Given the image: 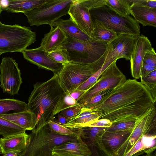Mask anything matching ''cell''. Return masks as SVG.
Returning a JSON list of instances; mask_svg holds the SVG:
<instances>
[{
	"label": "cell",
	"mask_w": 156,
	"mask_h": 156,
	"mask_svg": "<svg viewBox=\"0 0 156 156\" xmlns=\"http://www.w3.org/2000/svg\"><path fill=\"white\" fill-rule=\"evenodd\" d=\"M150 95V91L140 82L136 79H128L117 87L104 102L90 109L98 110L102 115Z\"/></svg>",
	"instance_id": "cell-2"
},
{
	"label": "cell",
	"mask_w": 156,
	"mask_h": 156,
	"mask_svg": "<svg viewBox=\"0 0 156 156\" xmlns=\"http://www.w3.org/2000/svg\"><path fill=\"white\" fill-rule=\"evenodd\" d=\"M46 52L40 46L34 49H27L22 53L24 58L30 63L39 68L50 70L54 73H58L63 65L51 59L46 55Z\"/></svg>",
	"instance_id": "cell-17"
},
{
	"label": "cell",
	"mask_w": 156,
	"mask_h": 156,
	"mask_svg": "<svg viewBox=\"0 0 156 156\" xmlns=\"http://www.w3.org/2000/svg\"><path fill=\"white\" fill-rule=\"evenodd\" d=\"M58 114V119L56 121L54 122L62 126L66 124L67 121L65 118L59 113Z\"/></svg>",
	"instance_id": "cell-44"
},
{
	"label": "cell",
	"mask_w": 156,
	"mask_h": 156,
	"mask_svg": "<svg viewBox=\"0 0 156 156\" xmlns=\"http://www.w3.org/2000/svg\"><path fill=\"white\" fill-rule=\"evenodd\" d=\"M50 31L44 34L40 47L47 52L53 51L63 47L68 38L66 34L61 28L50 26Z\"/></svg>",
	"instance_id": "cell-19"
},
{
	"label": "cell",
	"mask_w": 156,
	"mask_h": 156,
	"mask_svg": "<svg viewBox=\"0 0 156 156\" xmlns=\"http://www.w3.org/2000/svg\"><path fill=\"white\" fill-rule=\"evenodd\" d=\"M91 154L88 146L80 136L76 140L55 146L52 153L54 156H90Z\"/></svg>",
	"instance_id": "cell-18"
},
{
	"label": "cell",
	"mask_w": 156,
	"mask_h": 156,
	"mask_svg": "<svg viewBox=\"0 0 156 156\" xmlns=\"http://www.w3.org/2000/svg\"><path fill=\"white\" fill-rule=\"evenodd\" d=\"M3 118L27 130H32L37 125L36 116L29 110L17 113L0 115Z\"/></svg>",
	"instance_id": "cell-24"
},
{
	"label": "cell",
	"mask_w": 156,
	"mask_h": 156,
	"mask_svg": "<svg viewBox=\"0 0 156 156\" xmlns=\"http://www.w3.org/2000/svg\"><path fill=\"white\" fill-rule=\"evenodd\" d=\"M97 71L91 64L69 62L58 73L59 83L65 92L69 94Z\"/></svg>",
	"instance_id": "cell-8"
},
{
	"label": "cell",
	"mask_w": 156,
	"mask_h": 156,
	"mask_svg": "<svg viewBox=\"0 0 156 156\" xmlns=\"http://www.w3.org/2000/svg\"><path fill=\"white\" fill-rule=\"evenodd\" d=\"M73 0H47L39 6L23 13L30 26H52L63 16L68 14Z\"/></svg>",
	"instance_id": "cell-7"
},
{
	"label": "cell",
	"mask_w": 156,
	"mask_h": 156,
	"mask_svg": "<svg viewBox=\"0 0 156 156\" xmlns=\"http://www.w3.org/2000/svg\"><path fill=\"white\" fill-rule=\"evenodd\" d=\"M27 110V104L24 102L12 99H0V116Z\"/></svg>",
	"instance_id": "cell-28"
},
{
	"label": "cell",
	"mask_w": 156,
	"mask_h": 156,
	"mask_svg": "<svg viewBox=\"0 0 156 156\" xmlns=\"http://www.w3.org/2000/svg\"><path fill=\"white\" fill-rule=\"evenodd\" d=\"M130 5L146 7L156 9V0H128Z\"/></svg>",
	"instance_id": "cell-39"
},
{
	"label": "cell",
	"mask_w": 156,
	"mask_h": 156,
	"mask_svg": "<svg viewBox=\"0 0 156 156\" xmlns=\"http://www.w3.org/2000/svg\"><path fill=\"white\" fill-rule=\"evenodd\" d=\"M54 156L51 155H50V156Z\"/></svg>",
	"instance_id": "cell-48"
},
{
	"label": "cell",
	"mask_w": 156,
	"mask_h": 156,
	"mask_svg": "<svg viewBox=\"0 0 156 156\" xmlns=\"http://www.w3.org/2000/svg\"><path fill=\"white\" fill-rule=\"evenodd\" d=\"M89 10L90 9L81 0H73L68 14L75 24L91 38L94 25Z\"/></svg>",
	"instance_id": "cell-15"
},
{
	"label": "cell",
	"mask_w": 156,
	"mask_h": 156,
	"mask_svg": "<svg viewBox=\"0 0 156 156\" xmlns=\"http://www.w3.org/2000/svg\"><path fill=\"white\" fill-rule=\"evenodd\" d=\"M89 11L92 20L101 22L118 35H140L139 23L130 15L125 17L121 16L105 5L90 9Z\"/></svg>",
	"instance_id": "cell-6"
},
{
	"label": "cell",
	"mask_w": 156,
	"mask_h": 156,
	"mask_svg": "<svg viewBox=\"0 0 156 156\" xmlns=\"http://www.w3.org/2000/svg\"><path fill=\"white\" fill-rule=\"evenodd\" d=\"M112 125V123L109 120L99 119L85 125L83 127H95L108 128L110 127Z\"/></svg>",
	"instance_id": "cell-40"
},
{
	"label": "cell",
	"mask_w": 156,
	"mask_h": 156,
	"mask_svg": "<svg viewBox=\"0 0 156 156\" xmlns=\"http://www.w3.org/2000/svg\"><path fill=\"white\" fill-rule=\"evenodd\" d=\"M138 36L127 34L118 35L109 43L107 50L99 61L103 64L105 62L111 64L119 58L130 60Z\"/></svg>",
	"instance_id": "cell-12"
},
{
	"label": "cell",
	"mask_w": 156,
	"mask_h": 156,
	"mask_svg": "<svg viewBox=\"0 0 156 156\" xmlns=\"http://www.w3.org/2000/svg\"><path fill=\"white\" fill-rule=\"evenodd\" d=\"M85 91L76 89L71 92L69 94L73 99L77 101Z\"/></svg>",
	"instance_id": "cell-43"
},
{
	"label": "cell",
	"mask_w": 156,
	"mask_h": 156,
	"mask_svg": "<svg viewBox=\"0 0 156 156\" xmlns=\"http://www.w3.org/2000/svg\"><path fill=\"white\" fill-rule=\"evenodd\" d=\"M90 9L98 8L105 5L106 0H81Z\"/></svg>",
	"instance_id": "cell-41"
},
{
	"label": "cell",
	"mask_w": 156,
	"mask_h": 156,
	"mask_svg": "<svg viewBox=\"0 0 156 156\" xmlns=\"http://www.w3.org/2000/svg\"><path fill=\"white\" fill-rule=\"evenodd\" d=\"M109 45V43L92 39L83 41L68 37L66 43L62 47L66 50L69 62L90 64L101 58Z\"/></svg>",
	"instance_id": "cell-4"
},
{
	"label": "cell",
	"mask_w": 156,
	"mask_h": 156,
	"mask_svg": "<svg viewBox=\"0 0 156 156\" xmlns=\"http://www.w3.org/2000/svg\"><path fill=\"white\" fill-rule=\"evenodd\" d=\"M65 93L58 81V73L44 82H37L29 97L28 110L37 117V127L38 130L54 121V111L56 105Z\"/></svg>",
	"instance_id": "cell-1"
},
{
	"label": "cell",
	"mask_w": 156,
	"mask_h": 156,
	"mask_svg": "<svg viewBox=\"0 0 156 156\" xmlns=\"http://www.w3.org/2000/svg\"><path fill=\"white\" fill-rule=\"evenodd\" d=\"M115 89H106L79 105L82 108H88L98 105L107 99Z\"/></svg>",
	"instance_id": "cell-31"
},
{
	"label": "cell",
	"mask_w": 156,
	"mask_h": 156,
	"mask_svg": "<svg viewBox=\"0 0 156 156\" xmlns=\"http://www.w3.org/2000/svg\"><path fill=\"white\" fill-rule=\"evenodd\" d=\"M130 14L138 23L144 27H156V9L150 7L130 5Z\"/></svg>",
	"instance_id": "cell-22"
},
{
	"label": "cell",
	"mask_w": 156,
	"mask_h": 156,
	"mask_svg": "<svg viewBox=\"0 0 156 156\" xmlns=\"http://www.w3.org/2000/svg\"><path fill=\"white\" fill-rule=\"evenodd\" d=\"M105 5L122 17L130 15V5L128 0H106Z\"/></svg>",
	"instance_id": "cell-29"
},
{
	"label": "cell",
	"mask_w": 156,
	"mask_h": 156,
	"mask_svg": "<svg viewBox=\"0 0 156 156\" xmlns=\"http://www.w3.org/2000/svg\"><path fill=\"white\" fill-rule=\"evenodd\" d=\"M141 156H156V151H155L151 153L146 154Z\"/></svg>",
	"instance_id": "cell-46"
},
{
	"label": "cell",
	"mask_w": 156,
	"mask_h": 156,
	"mask_svg": "<svg viewBox=\"0 0 156 156\" xmlns=\"http://www.w3.org/2000/svg\"><path fill=\"white\" fill-rule=\"evenodd\" d=\"M138 119L112 124L110 127L106 128V131H116L133 130Z\"/></svg>",
	"instance_id": "cell-36"
},
{
	"label": "cell",
	"mask_w": 156,
	"mask_h": 156,
	"mask_svg": "<svg viewBox=\"0 0 156 156\" xmlns=\"http://www.w3.org/2000/svg\"><path fill=\"white\" fill-rule=\"evenodd\" d=\"M1 54H1V52H0V55Z\"/></svg>",
	"instance_id": "cell-49"
},
{
	"label": "cell",
	"mask_w": 156,
	"mask_h": 156,
	"mask_svg": "<svg viewBox=\"0 0 156 156\" xmlns=\"http://www.w3.org/2000/svg\"><path fill=\"white\" fill-rule=\"evenodd\" d=\"M47 0H6L2 2V11L8 12L24 13L37 7Z\"/></svg>",
	"instance_id": "cell-23"
},
{
	"label": "cell",
	"mask_w": 156,
	"mask_h": 156,
	"mask_svg": "<svg viewBox=\"0 0 156 156\" xmlns=\"http://www.w3.org/2000/svg\"><path fill=\"white\" fill-rule=\"evenodd\" d=\"M29 137L26 132L0 138V154L10 152H23L25 149Z\"/></svg>",
	"instance_id": "cell-20"
},
{
	"label": "cell",
	"mask_w": 156,
	"mask_h": 156,
	"mask_svg": "<svg viewBox=\"0 0 156 156\" xmlns=\"http://www.w3.org/2000/svg\"><path fill=\"white\" fill-rule=\"evenodd\" d=\"M46 55L54 61L63 64L69 62L66 49L62 47L61 48L50 52H46Z\"/></svg>",
	"instance_id": "cell-34"
},
{
	"label": "cell",
	"mask_w": 156,
	"mask_h": 156,
	"mask_svg": "<svg viewBox=\"0 0 156 156\" xmlns=\"http://www.w3.org/2000/svg\"><path fill=\"white\" fill-rule=\"evenodd\" d=\"M141 83L150 91L154 101H156V69L144 77H140Z\"/></svg>",
	"instance_id": "cell-32"
},
{
	"label": "cell",
	"mask_w": 156,
	"mask_h": 156,
	"mask_svg": "<svg viewBox=\"0 0 156 156\" xmlns=\"http://www.w3.org/2000/svg\"><path fill=\"white\" fill-rule=\"evenodd\" d=\"M24 128L0 117V135L6 137L26 132Z\"/></svg>",
	"instance_id": "cell-30"
},
{
	"label": "cell",
	"mask_w": 156,
	"mask_h": 156,
	"mask_svg": "<svg viewBox=\"0 0 156 156\" xmlns=\"http://www.w3.org/2000/svg\"><path fill=\"white\" fill-rule=\"evenodd\" d=\"M78 104L77 101L71 97L69 94L65 93L56 105L54 111V116L65 109Z\"/></svg>",
	"instance_id": "cell-33"
},
{
	"label": "cell",
	"mask_w": 156,
	"mask_h": 156,
	"mask_svg": "<svg viewBox=\"0 0 156 156\" xmlns=\"http://www.w3.org/2000/svg\"><path fill=\"white\" fill-rule=\"evenodd\" d=\"M101 116V113L98 110L82 108L81 112L75 119L62 126L74 130L83 128L85 125L100 119Z\"/></svg>",
	"instance_id": "cell-25"
},
{
	"label": "cell",
	"mask_w": 156,
	"mask_h": 156,
	"mask_svg": "<svg viewBox=\"0 0 156 156\" xmlns=\"http://www.w3.org/2000/svg\"><path fill=\"white\" fill-rule=\"evenodd\" d=\"M20 153L17 151H12L5 153L3 156H18Z\"/></svg>",
	"instance_id": "cell-45"
},
{
	"label": "cell",
	"mask_w": 156,
	"mask_h": 156,
	"mask_svg": "<svg viewBox=\"0 0 156 156\" xmlns=\"http://www.w3.org/2000/svg\"><path fill=\"white\" fill-rule=\"evenodd\" d=\"M143 63L156 67V53L153 48H152L146 53Z\"/></svg>",
	"instance_id": "cell-38"
},
{
	"label": "cell",
	"mask_w": 156,
	"mask_h": 156,
	"mask_svg": "<svg viewBox=\"0 0 156 156\" xmlns=\"http://www.w3.org/2000/svg\"><path fill=\"white\" fill-rule=\"evenodd\" d=\"M82 108L78 104L65 109L59 113L65 118L67 122L75 119L81 112Z\"/></svg>",
	"instance_id": "cell-37"
},
{
	"label": "cell",
	"mask_w": 156,
	"mask_h": 156,
	"mask_svg": "<svg viewBox=\"0 0 156 156\" xmlns=\"http://www.w3.org/2000/svg\"><path fill=\"white\" fill-rule=\"evenodd\" d=\"M106 128L85 127L75 129L86 143L91 152L90 156H112L106 150L102 141Z\"/></svg>",
	"instance_id": "cell-14"
},
{
	"label": "cell",
	"mask_w": 156,
	"mask_h": 156,
	"mask_svg": "<svg viewBox=\"0 0 156 156\" xmlns=\"http://www.w3.org/2000/svg\"><path fill=\"white\" fill-rule=\"evenodd\" d=\"M36 33L29 27L8 25L0 21V51L22 52L36 41Z\"/></svg>",
	"instance_id": "cell-5"
},
{
	"label": "cell",
	"mask_w": 156,
	"mask_h": 156,
	"mask_svg": "<svg viewBox=\"0 0 156 156\" xmlns=\"http://www.w3.org/2000/svg\"><path fill=\"white\" fill-rule=\"evenodd\" d=\"M156 69V67L143 63L141 71L140 77H144L147 76L151 72Z\"/></svg>",
	"instance_id": "cell-42"
},
{
	"label": "cell",
	"mask_w": 156,
	"mask_h": 156,
	"mask_svg": "<svg viewBox=\"0 0 156 156\" xmlns=\"http://www.w3.org/2000/svg\"><path fill=\"white\" fill-rule=\"evenodd\" d=\"M155 103L150 95L104 114L100 119H108L112 124L137 119L149 110Z\"/></svg>",
	"instance_id": "cell-10"
},
{
	"label": "cell",
	"mask_w": 156,
	"mask_h": 156,
	"mask_svg": "<svg viewBox=\"0 0 156 156\" xmlns=\"http://www.w3.org/2000/svg\"><path fill=\"white\" fill-rule=\"evenodd\" d=\"M156 115L155 104L137 119L134 129L119 148L115 156H124L144 136L148 134H156Z\"/></svg>",
	"instance_id": "cell-9"
},
{
	"label": "cell",
	"mask_w": 156,
	"mask_h": 156,
	"mask_svg": "<svg viewBox=\"0 0 156 156\" xmlns=\"http://www.w3.org/2000/svg\"><path fill=\"white\" fill-rule=\"evenodd\" d=\"M132 131H106L102 136V141L107 151L112 156H115L116 152L119 148L125 142Z\"/></svg>",
	"instance_id": "cell-21"
},
{
	"label": "cell",
	"mask_w": 156,
	"mask_h": 156,
	"mask_svg": "<svg viewBox=\"0 0 156 156\" xmlns=\"http://www.w3.org/2000/svg\"><path fill=\"white\" fill-rule=\"evenodd\" d=\"M77 134L73 136L60 135L52 132L48 125L38 130L34 129L29 134L26 148L18 156H49L52 155L55 146L76 140Z\"/></svg>",
	"instance_id": "cell-3"
},
{
	"label": "cell",
	"mask_w": 156,
	"mask_h": 156,
	"mask_svg": "<svg viewBox=\"0 0 156 156\" xmlns=\"http://www.w3.org/2000/svg\"><path fill=\"white\" fill-rule=\"evenodd\" d=\"M94 27L91 38L94 41L109 43L117 37L114 32L97 20H93Z\"/></svg>",
	"instance_id": "cell-27"
},
{
	"label": "cell",
	"mask_w": 156,
	"mask_h": 156,
	"mask_svg": "<svg viewBox=\"0 0 156 156\" xmlns=\"http://www.w3.org/2000/svg\"><path fill=\"white\" fill-rule=\"evenodd\" d=\"M115 61L103 72L96 82L77 101L80 105L101 92L108 89H116L126 81V76L117 67Z\"/></svg>",
	"instance_id": "cell-11"
},
{
	"label": "cell",
	"mask_w": 156,
	"mask_h": 156,
	"mask_svg": "<svg viewBox=\"0 0 156 156\" xmlns=\"http://www.w3.org/2000/svg\"><path fill=\"white\" fill-rule=\"evenodd\" d=\"M0 70V86L3 92L11 95L18 94L22 80L18 63L12 58H3Z\"/></svg>",
	"instance_id": "cell-13"
},
{
	"label": "cell",
	"mask_w": 156,
	"mask_h": 156,
	"mask_svg": "<svg viewBox=\"0 0 156 156\" xmlns=\"http://www.w3.org/2000/svg\"><path fill=\"white\" fill-rule=\"evenodd\" d=\"M152 48L151 43L147 37L143 35L138 37L130 59L132 76L135 79L140 78L145 55Z\"/></svg>",
	"instance_id": "cell-16"
},
{
	"label": "cell",
	"mask_w": 156,
	"mask_h": 156,
	"mask_svg": "<svg viewBox=\"0 0 156 156\" xmlns=\"http://www.w3.org/2000/svg\"><path fill=\"white\" fill-rule=\"evenodd\" d=\"M52 26L61 28L68 37L83 41H88L92 39L84 33L70 18L64 20L60 18L55 21Z\"/></svg>",
	"instance_id": "cell-26"
},
{
	"label": "cell",
	"mask_w": 156,
	"mask_h": 156,
	"mask_svg": "<svg viewBox=\"0 0 156 156\" xmlns=\"http://www.w3.org/2000/svg\"><path fill=\"white\" fill-rule=\"evenodd\" d=\"M48 125L51 130L56 134L63 136H73L77 134L74 130L65 127L55 122H50Z\"/></svg>",
	"instance_id": "cell-35"
},
{
	"label": "cell",
	"mask_w": 156,
	"mask_h": 156,
	"mask_svg": "<svg viewBox=\"0 0 156 156\" xmlns=\"http://www.w3.org/2000/svg\"><path fill=\"white\" fill-rule=\"evenodd\" d=\"M2 9H1V4H0V15L1 12H2Z\"/></svg>",
	"instance_id": "cell-47"
}]
</instances>
